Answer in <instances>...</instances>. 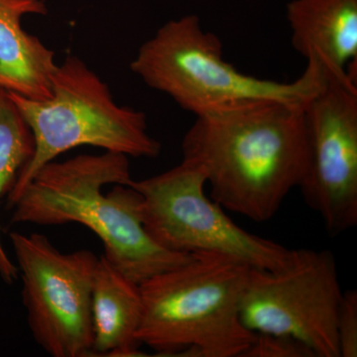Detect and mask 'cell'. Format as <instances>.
I'll list each match as a JSON object with an SVG mask.
<instances>
[{"label":"cell","mask_w":357,"mask_h":357,"mask_svg":"<svg viewBox=\"0 0 357 357\" xmlns=\"http://www.w3.org/2000/svg\"><path fill=\"white\" fill-rule=\"evenodd\" d=\"M139 192L143 227L162 248L185 255L217 253L260 270L285 266L292 249L250 234L225 213L204 192L206 177L199 167L183 160L166 172L133 180Z\"/></svg>","instance_id":"6"},{"label":"cell","mask_w":357,"mask_h":357,"mask_svg":"<svg viewBox=\"0 0 357 357\" xmlns=\"http://www.w3.org/2000/svg\"><path fill=\"white\" fill-rule=\"evenodd\" d=\"M302 76L291 83L243 74L223 59L217 35L204 31L196 15L168 21L141 45L130 70L197 116L256 100L304 105L323 81L324 69L307 60Z\"/></svg>","instance_id":"4"},{"label":"cell","mask_w":357,"mask_h":357,"mask_svg":"<svg viewBox=\"0 0 357 357\" xmlns=\"http://www.w3.org/2000/svg\"><path fill=\"white\" fill-rule=\"evenodd\" d=\"M140 286L100 256L91 290L95 356H140L137 332L142 319Z\"/></svg>","instance_id":"12"},{"label":"cell","mask_w":357,"mask_h":357,"mask_svg":"<svg viewBox=\"0 0 357 357\" xmlns=\"http://www.w3.org/2000/svg\"><path fill=\"white\" fill-rule=\"evenodd\" d=\"M34 150L31 129L7 91L0 89V199L13 189ZM18 274L17 266L6 255L0 238V277L6 283L13 284Z\"/></svg>","instance_id":"13"},{"label":"cell","mask_w":357,"mask_h":357,"mask_svg":"<svg viewBox=\"0 0 357 357\" xmlns=\"http://www.w3.org/2000/svg\"><path fill=\"white\" fill-rule=\"evenodd\" d=\"M128 156L105 151L50 162L26 185L11 222L54 227L77 222L100 237L105 256L134 283L189 261L155 243L143 227L141 195L130 187Z\"/></svg>","instance_id":"2"},{"label":"cell","mask_w":357,"mask_h":357,"mask_svg":"<svg viewBox=\"0 0 357 357\" xmlns=\"http://www.w3.org/2000/svg\"><path fill=\"white\" fill-rule=\"evenodd\" d=\"M251 269L229 256L199 253L143 282L138 342L162 356L243 357L256 337L241 312Z\"/></svg>","instance_id":"3"},{"label":"cell","mask_w":357,"mask_h":357,"mask_svg":"<svg viewBox=\"0 0 357 357\" xmlns=\"http://www.w3.org/2000/svg\"><path fill=\"white\" fill-rule=\"evenodd\" d=\"M287 20L298 53L357 81V0H292Z\"/></svg>","instance_id":"10"},{"label":"cell","mask_w":357,"mask_h":357,"mask_svg":"<svg viewBox=\"0 0 357 357\" xmlns=\"http://www.w3.org/2000/svg\"><path fill=\"white\" fill-rule=\"evenodd\" d=\"M309 144L305 202L331 236L357 225V81L324 69L318 89L304 105Z\"/></svg>","instance_id":"9"},{"label":"cell","mask_w":357,"mask_h":357,"mask_svg":"<svg viewBox=\"0 0 357 357\" xmlns=\"http://www.w3.org/2000/svg\"><path fill=\"white\" fill-rule=\"evenodd\" d=\"M7 93L35 142L32 158L8 192L9 208L40 169L75 148L98 147L135 158H156L161 152V143L148 132L146 114L115 102L107 84L77 56L57 66L47 100Z\"/></svg>","instance_id":"5"},{"label":"cell","mask_w":357,"mask_h":357,"mask_svg":"<svg viewBox=\"0 0 357 357\" xmlns=\"http://www.w3.org/2000/svg\"><path fill=\"white\" fill-rule=\"evenodd\" d=\"M304 105L256 100L197 116L183 160L199 167L223 208L267 222L306 175Z\"/></svg>","instance_id":"1"},{"label":"cell","mask_w":357,"mask_h":357,"mask_svg":"<svg viewBox=\"0 0 357 357\" xmlns=\"http://www.w3.org/2000/svg\"><path fill=\"white\" fill-rule=\"evenodd\" d=\"M243 357H314L303 342L286 335L256 333Z\"/></svg>","instance_id":"14"},{"label":"cell","mask_w":357,"mask_h":357,"mask_svg":"<svg viewBox=\"0 0 357 357\" xmlns=\"http://www.w3.org/2000/svg\"></svg>","instance_id":"16"},{"label":"cell","mask_w":357,"mask_h":357,"mask_svg":"<svg viewBox=\"0 0 357 357\" xmlns=\"http://www.w3.org/2000/svg\"><path fill=\"white\" fill-rule=\"evenodd\" d=\"M9 237L35 342L53 357L95 356L91 290L98 257L86 249L61 252L41 234Z\"/></svg>","instance_id":"8"},{"label":"cell","mask_w":357,"mask_h":357,"mask_svg":"<svg viewBox=\"0 0 357 357\" xmlns=\"http://www.w3.org/2000/svg\"><path fill=\"white\" fill-rule=\"evenodd\" d=\"M43 0H0V89L32 100L52 96L55 54L23 29L22 18L45 15Z\"/></svg>","instance_id":"11"},{"label":"cell","mask_w":357,"mask_h":357,"mask_svg":"<svg viewBox=\"0 0 357 357\" xmlns=\"http://www.w3.org/2000/svg\"><path fill=\"white\" fill-rule=\"evenodd\" d=\"M342 293L331 251L292 249L280 269L250 270L241 319L251 332L299 340L314 357H340L337 317Z\"/></svg>","instance_id":"7"},{"label":"cell","mask_w":357,"mask_h":357,"mask_svg":"<svg viewBox=\"0 0 357 357\" xmlns=\"http://www.w3.org/2000/svg\"><path fill=\"white\" fill-rule=\"evenodd\" d=\"M337 333L340 357H356V290H349L342 293L337 317Z\"/></svg>","instance_id":"15"}]
</instances>
